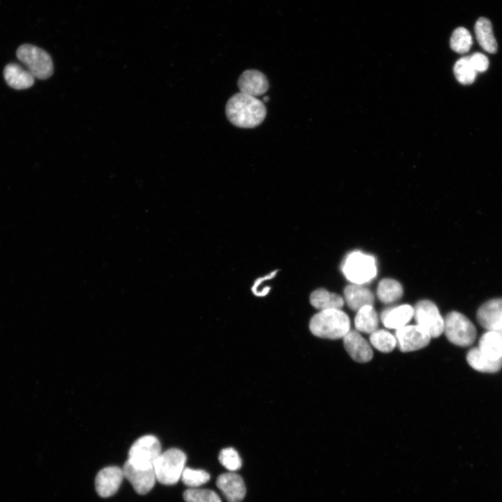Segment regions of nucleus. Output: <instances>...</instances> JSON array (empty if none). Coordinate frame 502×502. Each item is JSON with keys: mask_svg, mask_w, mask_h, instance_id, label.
<instances>
[{"mask_svg": "<svg viewBox=\"0 0 502 502\" xmlns=\"http://www.w3.org/2000/svg\"><path fill=\"white\" fill-rule=\"evenodd\" d=\"M226 111L228 119L233 124L244 128L259 126L267 115L263 102L256 97L241 92L229 99Z\"/></svg>", "mask_w": 502, "mask_h": 502, "instance_id": "f257e3e1", "label": "nucleus"}, {"mask_svg": "<svg viewBox=\"0 0 502 502\" xmlns=\"http://www.w3.org/2000/svg\"><path fill=\"white\" fill-rule=\"evenodd\" d=\"M309 328L317 337L340 340L351 331V319L342 310H325L319 311L311 318Z\"/></svg>", "mask_w": 502, "mask_h": 502, "instance_id": "f03ea898", "label": "nucleus"}, {"mask_svg": "<svg viewBox=\"0 0 502 502\" xmlns=\"http://www.w3.org/2000/svg\"><path fill=\"white\" fill-rule=\"evenodd\" d=\"M187 457L184 451L174 448L161 453L153 463L156 480L161 484H176L185 470Z\"/></svg>", "mask_w": 502, "mask_h": 502, "instance_id": "7ed1b4c3", "label": "nucleus"}, {"mask_svg": "<svg viewBox=\"0 0 502 502\" xmlns=\"http://www.w3.org/2000/svg\"><path fill=\"white\" fill-rule=\"evenodd\" d=\"M444 332L451 344L460 347L471 346L476 337L474 324L465 315L456 311L451 312L446 316Z\"/></svg>", "mask_w": 502, "mask_h": 502, "instance_id": "20e7f679", "label": "nucleus"}, {"mask_svg": "<svg viewBox=\"0 0 502 502\" xmlns=\"http://www.w3.org/2000/svg\"><path fill=\"white\" fill-rule=\"evenodd\" d=\"M346 277L355 284L362 285L373 280L377 275L375 258L359 251L351 253L343 265Z\"/></svg>", "mask_w": 502, "mask_h": 502, "instance_id": "39448f33", "label": "nucleus"}, {"mask_svg": "<svg viewBox=\"0 0 502 502\" xmlns=\"http://www.w3.org/2000/svg\"><path fill=\"white\" fill-rule=\"evenodd\" d=\"M35 78L45 80L53 74V63L50 55L43 49L31 44L20 47L17 53Z\"/></svg>", "mask_w": 502, "mask_h": 502, "instance_id": "423d86ee", "label": "nucleus"}, {"mask_svg": "<svg viewBox=\"0 0 502 502\" xmlns=\"http://www.w3.org/2000/svg\"><path fill=\"white\" fill-rule=\"evenodd\" d=\"M161 453L159 440L152 435H144L130 448L128 460L139 467H152Z\"/></svg>", "mask_w": 502, "mask_h": 502, "instance_id": "0eeeda50", "label": "nucleus"}, {"mask_svg": "<svg viewBox=\"0 0 502 502\" xmlns=\"http://www.w3.org/2000/svg\"><path fill=\"white\" fill-rule=\"evenodd\" d=\"M414 317L417 325L424 328L431 338H438L444 333V319L437 306L431 301L423 300L414 308Z\"/></svg>", "mask_w": 502, "mask_h": 502, "instance_id": "6e6552de", "label": "nucleus"}, {"mask_svg": "<svg viewBox=\"0 0 502 502\" xmlns=\"http://www.w3.org/2000/svg\"><path fill=\"white\" fill-rule=\"evenodd\" d=\"M397 346L403 353L423 349L430 343V334L419 325L405 326L396 331Z\"/></svg>", "mask_w": 502, "mask_h": 502, "instance_id": "1a4fd4ad", "label": "nucleus"}, {"mask_svg": "<svg viewBox=\"0 0 502 502\" xmlns=\"http://www.w3.org/2000/svg\"><path fill=\"white\" fill-rule=\"evenodd\" d=\"M122 470L124 477L139 494L148 493L153 487L157 480L153 467H139L133 465L128 460Z\"/></svg>", "mask_w": 502, "mask_h": 502, "instance_id": "9d476101", "label": "nucleus"}, {"mask_svg": "<svg viewBox=\"0 0 502 502\" xmlns=\"http://www.w3.org/2000/svg\"><path fill=\"white\" fill-rule=\"evenodd\" d=\"M124 478L122 469L111 466L101 469L97 475L95 486L98 494L103 498L114 495Z\"/></svg>", "mask_w": 502, "mask_h": 502, "instance_id": "9b49d317", "label": "nucleus"}, {"mask_svg": "<svg viewBox=\"0 0 502 502\" xmlns=\"http://www.w3.org/2000/svg\"><path fill=\"white\" fill-rule=\"evenodd\" d=\"M344 346L351 358L357 362L367 363L374 357L369 342L355 330H351L344 337Z\"/></svg>", "mask_w": 502, "mask_h": 502, "instance_id": "f8f14e48", "label": "nucleus"}, {"mask_svg": "<svg viewBox=\"0 0 502 502\" xmlns=\"http://www.w3.org/2000/svg\"><path fill=\"white\" fill-rule=\"evenodd\" d=\"M477 320L488 331H502V298L483 304L477 312Z\"/></svg>", "mask_w": 502, "mask_h": 502, "instance_id": "ddd939ff", "label": "nucleus"}, {"mask_svg": "<svg viewBox=\"0 0 502 502\" xmlns=\"http://www.w3.org/2000/svg\"><path fill=\"white\" fill-rule=\"evenodd\" d=\"M217 485L229 502H241L246 494L243 478L234 472L220 475Z\"/></svg>", "mask_w": 502, "mask_h": 502, "instance_id": "4468645a", "label": "nucleus"}, {"mask_svg": "<svg viewBox=\"0 0 502 502\" xmlns=\"http://www.w3.org/2000/svg\"><path fill=\"white\" fill-rule=\"evenodd\" d=\"M240 92L254 97L265 94L269 89L267 77L257 70H247L240 77Z\"/></svg>", "mask_w": 502, "mask_h": 502, "instance_id": "2eb2a0df", "label": "nucleus"}, {"mask_svg": "<svg viewBox=\"0 0 502 502\" xmlns=\"http://www.w3.org/2000/svg\"><path fill=\"white\" fill-rule=\"evenodd\" d=\"M414 313L413 307L401 305L385 310L381 315V321L386 328L398 330L407 326Z\"/></svg>", "mask_w": 502, "mask_h": 502, "instance_id": "dca6fc26", "label": "nucleus"}, {"mask_svg": "<svg viewBox=\"0 0 502 502\" xmlns=\"http://www.w3.org/2000/svg\"><path fill=\"white\" fill-rule=\"evenodd\" d=\"M344 295L349 308L355 311L366 306H374L375 296L371 290L362 285H350L345 288Z\"/></svg>", "mask_w": 502, "mask_h": 502, "instance_id": "f3484780", "label": "nucleus"}, {"mask_svg": "<svg viewBox=\"0 0 502 502\" xmlns=\"http://www.w3.org/2000/svg\"><path fill=\"white\" fill-rule=\"evenodd\" d=\"M4 77L8 84L15 90H25L35 83V76L16 64L8 65L4 70Z\"/></svg>", "mask_w": 502, "mask_h": 502, "instance_id": "a211bd4d", "label": "nucleus"}, {"mask_svg": "<svg viewBox=\"0 0 502 502\" xmlns=\"http://www.w3.org/2000/svg\"><path fill=\"white\" fill-rule=\"evenodd\" d=\"M310 302L315 308L320 311L329 309L341 310L345 303L344 299L340 294L330 292L324 288L312 292Z\"/></svg>", "mask_w": 502, "mask_h": 502, "instance_id": "6ab92c4d", "label": "nucleus"}, {"mask_svg": "<svg viewBox=\"0 0 502 502\" xmlns=\"http://www.w3.org/2000/svg\"><path fill=\"white\" fill-rule=\"evenodd\" d=\"M467 360L469 365L474 370L486 374H494L498 372L502 366V360H492L477 348L471 349L467 355Z\"/></svg>", "mask_w": 502, "mask_h": 502, "instance_id": "aec40b11", "label": "nucleus"}, {"mask_svg": "<svg viewBox=\"0 0 502 502\" xmlns=\"http://www.w3.org/2000/svg\"><path fill=\"white\" fill-rule=\"evenodd\" d=\"M478 349L483 354L492 360H501V334L495 331H488L485 333L479 341Z\"/></svg>", "mask_w": 502, "mask_h": 502, "instance_id": "412c9836", "label": "nucleus"}, {"mask_svg": "<svg viewBox=\"0 0 502 502\" xmlns=\"http://www.w3.org/2000/svg\"><path fill=\"white\" fill-rule=\"evenodd\" d=\"M475 33L477 41L481 48L489 53H495L497 44L494 37L492 26L490 22L485 18H480L475 25Z\"/></svg>", "mask_w": 502, "mask_h": 502, "instance_id": "4be33fe9", "label": "nucleus"}, {"mask_svg": "<svg viewBox=\"0 0 502 502\" xmlns=\"http://www.w3.org/2000/svg\"><path fill=\"white\" fill-rule=\"evenodd\" d=\"M358 331L372 333L379 326V317L373 306H366L358 311L355 319Z\"/></svg>", "mask_w": 502, "mask_h": 502, "instance_id": "5701e85b", "label": "nucleus"}, {"mask_svg": "<svg viewBox=\"0 0 502 502\" xmlns=\"http://www.w3.org/2000/svg\"><path fill=\"white\" fill-rule=\"evenodd\" d=\"M377 294L383 303L389 304L399 300L403 296V288L397 281L385 278L380 282Z\"/></svg>", "mask_w": 502, "mask_h": 502, "instance_id": "b1692460", "label": "nucleus"}, {"mask_svg": "<svg viewBox=\"0 0 502 502\" xmlns=\"http://www.w3.org/2000/svg\"><path fill=\"white\" fill-rule=\"evenodd\" d=\"M370 341L375 349L384 353L392 352L397 346L396 337L383 329H377L371 333Z\"/></svg>", "mask_w": 502, "mask_h": 502, "instance_id": "393cba45", "label": "nucleus"}, {"mask_svg": "<svg viewBox=\"0 0 502 502\" xmlns=\"http://www.w3.org/2000/svg\"><path fill=\"white\" fill-rule=\"evenodd\" d=\"M450 44L455 52L460 54L466 53L472 47V37L466 28H457L452 34Z\"/></svg>", "mask_w": 502, "mask_h": 502, "instance_id": "a878e982", "label": "nucleus"}, {"mask_svg": "<svg viewBox=\"0 0 502 502\" xmlns=\"http://www.w3.org/2000/svg\"><path fill=\"white\" fill-rule=\"evenodd\" d=\"M453 72L458 81L463 85L472 84L477 74L469 62V57L458 60L454 65Z\"/></svg>", "mask_w": 502, "mask_h": 502, "instance_id": "bb28decb", "label": "nucleus"}, {"mask_svg": "<svg viewBox=\"0 0 502 502\" xmlns=\"http://www.w3.org/2000/svg\"><path fill=\"white\" fill-rule=\"evenodd\" d=\"M184 499L187 502H222L215 491L199 487L187 490Z\"/></svg>", "mask_w": 502, "mask_h": 502, "instance_id": "cd10ccee", "label": "nucleus"}, {"mask_svg": "<svg viewBox=\"0 0 502 502\" xmlns=\"http://www.w3.org/2000/svg\"><path fill=\"white\" fill-rule=\"evenodd\" d=\"M181 479L186 485L191 488H197L208 483L210 480V475L205 470L186 467Z\"/></svg>", "mask_w": 502, "mask_h": 502, "instance_id": "c85d7f7f", "label": "nucleus"}, {"mask_svg": "<svg viewBox=\"0 0 502 502\" xmlns=\"http://www.w3.org/2000/svg\"><path fill=\"white\" fill-rule=\"evenodd\" d=\"M221 465L231 472L239 470L242 465L238 452L233 448L223 449L219 456Z\"/></svg>", "mask_w": 502, "mask_h": 502, "instance_id": "c756f323", "label": "nucleus"}, {"mask_svg": "<svg viewBox=\"0 0 502 502\" xmlns=\"http://www.w3.org/2000/svg\"><path fill=\"white\" fill-rule=\"evenodd\" d=\"M469 62L476 73H483L487 71L489 67L487 58L480 53H476L469 56Z\"/></svg>", "mask_w": 502, "mask_h": 502, "instance_id": "7c9ffc66", "label": "nucleus"}, {"mask_svg": "<svg viewBox=\"0 0 502 502\" xmlns=\"http://www.w3.org/2000/svg\"><path fill=\"white\" fill-rule=\"evenodd\" d=\"M269 98L268 97H264V101H265L267 102V101H269Z\"/></svg>", "mask_w": 502, "mask_h": 502, "instance_id": "2f4dec72", "label": "nucleus"}, {"mask_svg": "<svg viewBox=\"0 0 502 502\" xmlns=\"http://www.w3.org/2000/svg\"><path fill=\"white\" fill-rule=\"evenodd\" d=\"M499 333L501 334V336H502V332H499ZM501 360H502V356H501Z\"/></svg>", "mask_w": 502, "mask_h": 502, "instance_id": "473e14b6", "label": "nucleus"}, {"mask_svg": "<svg viewBox=\"0 0 502 502\" xmlns=\"http://www.w3.org/2000/svg\"><path fill=\"white\" fill-rule=\"evenodd\" d=\"M500 332H502V331H500Z\"/></svg>", "mask_w": 502, "mask_h": 502, "instance_id": "72a5a7b5", "label": "nucleus"}]
</instances>
